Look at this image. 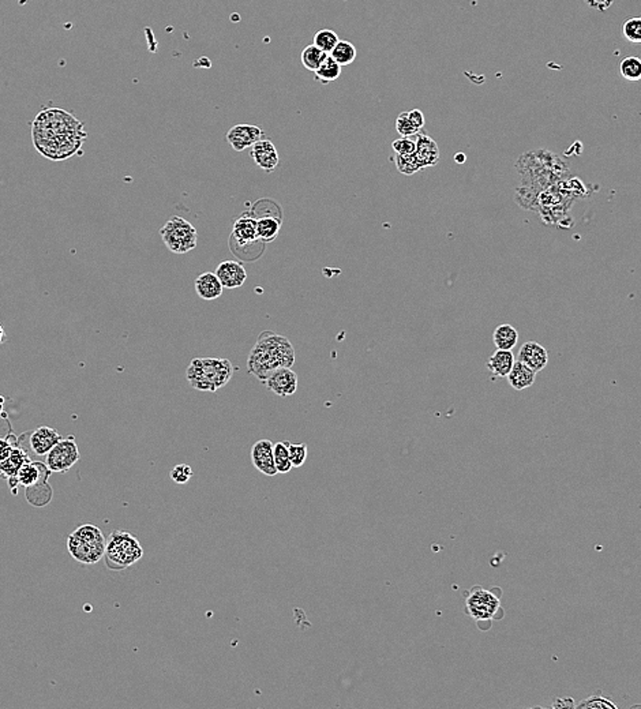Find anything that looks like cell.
Instances as JSON below:
<instances>
[{
    "mask_svg": "<svg viewBox=\"0 0 641 709\" xmlns=\"http://www.w3.org/2000/svg\"><path fill=\"white\" fill-rule=\"evenodd\" d=\"M87 134L83 123L62 108H45L32 123V140L47 158L65 160L79 151Z\"/></svg>",
    "mask_w": 641,
    "mask_h": 709,
    "instance_id": "cell-1",
    "label": "cell"
},
{
    "mask_svg": "<svg viewBox=\"0 0 641 709\" xmlns=\"http://www.w3.org/2000/svg\"><path fill=\"white\" fill-rule=\"evenodd\" d=\"M293 364L295 350L292 343L285 336L273 332H264L258 337L247 359L249 372L264 383L276 370L292 368Z\"/></svg>",
    "mask_w": 641,
    "mask_h": 709,
    "instance_id": "cell-2",
    "label": "cell"
},
{
    "mask_svg": "<svg viewBox=\"0 0 641 709\" xmlns=\"http://www.w3.org/2000/svg\"><path fill=\"white\" fill-rule=\"evenodd\" d=\"M233 375V366L228 359L196 357L186 370L189 383L200 390L214 393L224 388Z\"/></svg>",
    "mask_w": 641,
    "mask_h": 709,
    "instance_id": "cell-3",
    "label": "cell"
},
{
    "mask_svg": "<svg viewBox=\"0 0 641 709\" xmlns=\"http://www.w3.org/2000/svg\"><path fill=\"white\" fill-rule=\"evenodd\" d=\"M107 539L94 524L79 525L67 536V550L72 558L83 565H93L105 555Z\"/></svg>",
    "mask_w": 641,
    "mask_h": 709,
    "instance_id": "cell-4",
    "label": "cell"
},
{
    "mask_svg": "<svg viewBox=\"0 0 641 709\" xmlns=\"http://www.w3.org/2000/svg\"><path fill=\"white\" fill-rule=\"evenodd\" d=\"M143 557L140 540L130 532L114 531L107 540L105 564L112 570H125L136 565Z\"/></svg>",
    "mask_w": 641,
    "mask_h": 709,
    "instance_id": "cell-5",
    "label": "cell"
},
{
    "mask_svg": "<svg viewBox=\"0 0 641 709\" xmlns=\"http://www.w3.org/2000/svg\"><path fill=\"white\" fill-rule=\"evenodd\" d=\"M164 244L174 254H186L197 247L198 233L196 226L183 217L172 215L160 229Z\"/></svg>",
    "mask_w": 641,
    "mask_h": 709,
    "instance_id": "cell-6",
    "label": "cell"
},
{
    "mask_svg": "<svg viewBox=\"0 0 641 709\" xmlns=\"http://www.w3.org/2000/svg\"><path fill=\"white\" fill-rule=\"evenodd\" d=\"M501 609L498 597L482 586H474L465 597V613L476 622H489Z\"/></svg>",
    "mask_w": 641,
    "mask_h": 709,
    "instance_id": "cell-7",
    "label": "cell"
},
{
    "mask_svg": "<svg viewBox=\"0 0 641 709\" xmlns=\"http://www.w3.org/2000/svg\"><path fill=\"white\" fill-rule=\"evenodd\" d=\"M79 450L74 436L62 438L47 454V467L51 472L66 474L79 461Z\"/></svg>",
    "mask_w": 641,
    "mask_h": 709,
    "instance_id": "cell-8",
    "label": "cell"
},
{
    "mask_svg": "<svg viewBox=\"0 0 641 709\" xmlns=\"http://www.w3.org/2000/svg\"><path fill=\"white\" fill-rule=\"evenodd\" d=\"M257 243H262L257 233V217L253 213L244 212L233 222L231 232V247L233 251H236L238 248H247L255 246Z\"/></svg>",
    "mask_w": 641,
    "mask_h": 709,
    "instance_id": "cell-9",
    "label": "cell"
},
{
    "mask_svg": "<svg viewBox=\"0 0 641 709\" xmlns=\"http://www.w3.org/2000/svg\"><path fill=\"white\" fill-rule=\"evenodd\" d=\"M275 443L269 439H260L251 447V463L257 471L266 476L277 475V468L275 464Z\"/></svg>",
    "mask_w": 641,
    "mask_h": 709,
    "instance_id": "cell-10",
    "label": "cell"
},
{
    "mask_svg": "<svg viewBox=\"0 0 641 709\" xmlns=\"http://www.w3.org/2000/svg\"><path fill=\"white\" fill-rule=\"evenodd\" d=\"M262 138L264 130L254 125H236L227 133V141L236 151H243Z\"/></svg>",
    "mask_w": 641,
    "mask_h": 709,
    "instance_id": "cell-11",
    "label": "cell"
},
{
    "mask_svg": "<svg viewBox=\"0 0 641 709\" xmlns=\"http://www.w3.org/2000/svg\"><path fill=\"white\" fill-rule=\"evenodd\" d=\"M250 154H251V158L254 160L255 165L260 167L266 173L273 172L277 168L279 161H280L277 149L271 140L262 138L261 141L255 142L250 147Z\"/></svg>",
    "mask_w": 641,
    "mask_h": 709,
    "instance_id": "cell-12",
    "label": "cell"
},
{
    "mask_svg": "<svg viewBox=\"0 0 641 709\" xmlns=\"http://www.w3.org/2000/svg\"><path fill=\"white\" fill-rule=\"evenodd\" d=\"M266 388L280 397L295 394L297 390V375L291 368H279L272 372L265 381Z\"/></svg>",
    "mask_w": 641,
    "mask_h": 709,
    "instance_id": "cell-13",
    "label": "cell"
},
{
    "mask_svg": "<svg viewBox=\"0 0 641 709\" xmlns=\"http://www.w3.org/2000/svg\"><path fill=\"white\" fill-rule=\"evenodd\" d=\"M216 276L218 277L222 288L235 289L242 286L247 280V272L240 262L224 261L216 268Z\"/></svg>",
    "mask_w": 641,
    "mask_h": 709,
    "instance_id": "cell-14",
    "label": "cell"
},
{
    "mask_svg": "<svg viewBox=\"0 0 641 709\" xmlns=\"http://www.w3.org/2000/svg\"><path fill=\"white\" fill-rule=\"evenodd\" d=\"M518 360L535 372H539L545 370L549 363V352L539 343L527 341L518 351Z\"/></svg>",
    "mask_w": 641,
    "mask_h": 709,
    "instance_id": "cell-15",
    "label": "cell"
},
{
    "mask_svg": "<svg viewBox=\"0 0 641 709\" xmlns=\"http://www.w3.org/2000/svg\"><path fill=\"white\" fill-rule=\"evenodd\" d=\"M62 438L55 428L41 425L30 435V447L37 456H47Z\"/></svg>",
    "mask_w": 641,
    "mask_h": 709,
    "instance_id": "cell-16",
    "label": "cell"
},
{
    "mask_svg": "<svg viewBox=\"0 0 641 709\" xmlns=\"http://www.w3.org/2000/svg\"><path fill=\"white\" fill-rule=\"evenodd\" d=\"M415 143H417L415 156H417L421 167L422 168L435 167L439 161V149H438L437 142L426 134L419 133V134H417Z\"/></svg>",
    "mask_w": 641,
    "mask_h": 709,
    "instance_id": "cell-17",
    "label": "cell"
},
{
    "mask_svg": "<svg viewBox=\"0 0 641 709\" xmlns=\"http://www.w3.org/2000/svg\"><path fill=\"white\" fill-rule=\"evenodd\" d=\"M50 474H51V471L47 467V464L44 465L41 463L28 461L19 469V472L17 475V479H18L19 486H23V487L28 489V487L36 486L37 483H40L43 480H47Z\"/></svg>",
    "mask_w": 641,
    "mask_h": 709,
    "instance_id": "cell-18",
    "label": "cell"
},
{
    "mask_svg": "<svg viewBox=\"0 0 641 709\" xmlns=\"http://www.w3.org/2000/svg\"><path fill=\"white\" fill-rule=\"evenodd\" d=\"M506 378H507L509 385L514 390L520 392V390H525V389L531 388L535 383L536 372L534 370H531L529 367H527L520 360H517V361H514V364Z\"/></svg>",
    "mask_w": 641,
    "mask_h": 709,
    "instance_id": "cell-19",
    "label": "cell"
},
{
    "mask_svg": "<svg viewBox=\"0 0 641 709\" xmlns=\"http://www.w3.org/2000/svg\"><path fill=\"white\" fill-rule=\"evenodd\" d=\"M196 292L204 300H216L222 295V284L216 273L205 272L196 279Z\"/></svg>",
    "mask_w": 641,
    "mask_h": 709,
    "instance_id": "cell-20",
    "label": "cell"
},
{
    "mask_svg": "<svg viewBox=\"0 0 641 709\" xmlns=\"http://www.w3.org/2000/svg\"><path fill=\"white\" fill-rule=\"evenodd\" d=\"M282 228V217H277L275 214H262L257 218V233L258 239L262 243H271L273 242Z\"/></svg>",
    "mask_w": 641,
    "mask_h": 709,
    "instance_id": "cell-21",
    "label": "cell"
},
{
    "mask_svg": "<svg viewBox=\"0 0 641 709\" xmlns=\"http://www.w3.org/2000/svg\"><path fill=\"white\" fill-rule=\"evenodd\" d=\"M28 461H30L28 453L21 447H14L11 454L6 460L0 461V475L6 476L7 479L17 478L22 465Z\"/></svg>",
    "mask_w": 641,
    "mask_h": 709,
    "instance_id": "cell-22",
    "label": "cell"
},
{
    "mask_svg": "<svg viewBox=\"0 0 641 709\" xmlns=\"http://www.w3.org/2000/svg\"><path fill=\"white\" fill-rule=\"evenodd\" d=\"M514 361H516L514 354L512 351L497 350L494 354L490 356L486 366L494 375H497L499 378H505L509 375Z\"/></svg>",
    "mask_w": 641,
    "mask_h": 709,
    "instance_id": "cell-23",
    "label": "cell"
},
{
    "mask_svg": "<svg viewBox=\"0 0 641 709\" xmlns=\"http://www.w3.org/2000/svg\"><path fill=\"white\" fill-rule=\"evenodd\" d=\"M493 343L497 350L512 351L518 343V332L514 326L509 324H502L494 330Z\"/></svg>",
    "mask_w": 641,
    "mask_h": 709,
    "instance_id": "cell-24",
    "label": "cell"
},
{
    "mask_svg": "<svg viewBox=\"0 0 641 709\" xmlns=\"http://www.w3.org/2000/svg\"><path fill=\"white\" fill-rule=\"evenodd\" d=\"M329 55L326 52H324L322 50H319L318 47H315L314 44H310L307 45L303 51H302V55H300V61H302V65L304 66V69L308 71H315L319 69V66L325 62V59L328 58Z\"/></svg>",
    "mask_w": 641,
    "mask_h": 709,
    "instance_id": "cell-25",
    "label": "cell"
},
{
    "mask_svg": "<svg viewBox=\"0 0 641 709\" xmlns=\"http://www.w3.org/2000/svg\"><path fill=\"white\" fill-rule=\"evenodd\" d=\"M26 498H28L29 503H32L34 506H44V505L50 503V500L52 498V489L47 480H43V482L37 483L36 486L26 489Z\"/></svg>",
    "mask_w": 641,
    "mask_h": 709,
    "instance_id": "cell-26",
    "label": "cell"
},
{
    "mask_svg": "<svg viewBox=\"0 0 641 709\" xmlns=\"http://www.w3.org/2000/svg\"><path fill=\"white\" fill-rule=\"evenodd\" d=\"M341 66L329 55L325 62L319 66V69L315 71V79L319 81L321 83L326 85V83H330L336 79L340 78L341 75Z\"/></svg>",
    "mask_w": 641,
    "mask_h": 709,
    "instance_id": "cell-27",
    "label": "cell"
},
{
    "mask_svg": "<svg viewBox=\"0 0 641 709\" xmlns=\"http://www.w3.org/2000/svg\"><path fill=\"white\" fill-rule=\"evenodd\" d=\"M330 56L341 66H350L357 59V48L350 41H339L335 50L330 52Z\"/></svg>",
    "mask_w": 641,
    "mask_h": 709,
    "instance_id": "cell-28",
    "label": "cell"
},
{
    "mask_svg": "<svg viewBox=\"0 0 641 709\" xmlns=\"http://www.w3.org/2000/svg\"><path fill=\"white\" fill-rule=\"evenodd\" d=\"M339 36L332 29H322L318 30L314 36V45L330 55V52L335 50V47L339 44Z\"/></svg>",
    "mask_w": 641,
    "mask_h": 709,
    "instance_id": "cell-29",
    "label": "cell"
},
{
    "mask_svg": "<svg viewBox=\"0 0 641 709\" xmlns=\"http://www.w3.org/2000/svg\"><path fill=\"white\" fill-rule=\"evenodd\" d=\"M620 72L629 82L641 81V59L639 56H627L620 63Z\"/></svg>",
    "mask_w": 641,
    "mask_h": 709,
    "instance_id": "cell-30",
    "label": "cell"
},
{
    "mask_svg": "<svg viewBox=\"0 0 641 709\" xmlns=\"http://www.w3.org/2000/svg\"><path fill=\"white\" fill-rule=\"evenodd\" d=\"M396 167L399 169V172H401L403 175H407V176H411L419 171H422L423 168L421 167L415 153L412 154H396Z\"/></svg>",
    "mask_w": 641,
    "mask_h": 709,
    "instance_id": "cell-31",
    "label": "cell"
},
{
    "mask_svg": "<svg viewBox=\"0 0 641 709\" xmlns=\"http://www.w3.org/2000/svg\"><path fill=\"white\" fill-rule=\"evenodd\" d=\"M288 441L277 442L275 443L273 453H275V464L279 474H288L292 469V464L289 460V452H288Z\"/></svg>",
    "mask_w": 641,
    "mask_h": 709,
    "instance_id": "cell-32",
    "label": "cell"
},
{
    "mask_svg": "<svg viewBox=\"0 0 641 709\" xmlns=\"http://www.w3.org/2000/svg\"><path fill=\"white\" fill-rule=\"evenodd\" d=\"M624 37L632 44H641V17H633L624 22Z\"/></svg>",
    "mask_w": 641,
    "mask_h": 709,
    "instance_id": "cell-33",
    "label": "cell"
},
{
    "mask_svg": "<svg viewBox=\"0 0 641 709\" xmlns=\"http://www.w3.org/2000/svg\"><path fill=\"white\" fill-rule=\"evenodd\" d=\"M307 445L306 443H288V452H289V460L292 464V468H300L307 458Z\"/></svg>",
    "mask_w": 641,
    "mask_h": 709,
    "instance_id": "cell-34",
    "label": "cell"
},
{
    "mask_svg": "<svg viewBox=\"0 0 641 709\" xmlns=\"http://www.w3.org/2000/svg\"><path fill=\"white\" fill-rule=\"evenodd\" d=\"M576 708L578 709H617V704H614L610 699L607 697H603L600 695H595V696H591L585 700H582L578 706H576Z\"/></svg>",
    "mask_w": 641,
    "mask_h": 709,
    "instance_id": "cell-35",
    "label": "cell"
},
{
    "mask_svg": "<svg viewBox=\"0 0 641 709\" xmlns=\"http://www.w3.org/2000/svg\"><path fill=\"white\" fill-rule=\"evenodd\" d=\"M396 130L401 137H412L421 133V130L411 122L407 112H403L396 119Z\"/></svg>",
    "mask_w": 641,
    "mask_h": 709,
    "instance_id": "cell-36",
    "label": "cell"
},
{
    "mask_svg": "<svg viewBox=\"0 0 641 709\" xmlns=\"http://www.w3.org/2000/svg\"><path fill=\"white\" fill-rule=\"evenodd\" d=\"M193 476V468L187 464H179L172 468L171 479L178 485H186Z\"/></svg>",
    "mask_w": 641,
    "mask_h": 709,
    "instance_id": "cell-37",
    "label": "cell"
},
{
    "mask_svg": "<svg viewBox=\"0 0 641 709\" xmlns=\"http://www.w3.org/2000/svg\"><path fill=\"white\" fill-rule=\"evenodd\" d=\"M392 147L396 151V154H412L415 153L417 143L411 140V137H401L400 140L393 141Z\"/></svg>",
    "mask_w": 641,
    "mask_h": 709,
    "instance_id": "cell-38",
    "label": "cell"
},
{
    "mask_svg": "<svg viewBox=\"0 0 641 709\" xmlns=\"http://www.w3.org/2000/svg\"><path fill=\"white\" fill-rule=\"evenodd\" d=\"M407 115H408V118L411 119V122H412V123H414L419 130H422V129H423V126H425V120H426V119H425V115H423V112H422L421 109H411V111H408V112H407Z\"/></svg>",
    "mask_w": 641,
    "mask_h": 709,
    "instance_id": "cell-39",
    "label": "cell"
},
{
    "mask_svg": "<svg viewBox=\"0 0 641 709\" xmlns=\"http://www.w3.org/2000/svg\"><path fill=\"white\" fill-rule=\"evenodd\" d=\"M584 1H585L591 8H593V10H596V11H600V12L606 11V10H607V8H610V7H611V4H613V0H584Z\"/></svg>",
    "mask_w": 641,
    "mask_h": 709,
    "instance_id": "cell-40",
    "label": "cell"
},
{
    "mask_svg": "<svg viewBox=\"0 0 641 709\" xmlns=\"http://www.w3.org/2000/svg\"><path fill=\"white\" fill-rule=\"evenodd\" d=\"M551 708H574L576 704L573 701L571 697H565V699H554V703L550 706Z\"/></svg>",
    "mask_w": 641,
    "mask_h": 709,
    "instance_id": "cell-41",
    "label": "cell"
},
{
    "mask_svg": "<svg viewBox=\"0 0 641 709\" xmlns=\"http://www.w3.org/2000/svg\"><path fill=\"white\" fill-rule=\"evenodd\" d=\"M12 449L14 447L11 446V443L7 439H1L0 438V461L6 460L11 454Z\"/></svg>",
    "mask_w": 641,
    "mask_h": 709,
    "instance_id": "cell-42",
    "label": "cell"
},
{
    "mask_svg": "<svg viewBox=\"0 0 641 709\" xmlns=\"http://www.w3.org/2000/svg\"><path fill=\"white\" fill-rule=\"evenodd\" d=\"M454 160H456L459 164H461V162H464V161H465V156H464L463 153H459V154H456Z\"/></svg>",
    "mask_w": 641,
    "mask_h": 709,
    "instance_id": "cell-43",
    "label": "cell"
},
{
    "mask_svg": "<svg viewBox=\"0 0 641 709\" xmlns=\"http://www.w3.org/2000/svg\"><path fill=\"white\" fill-rule=\"evenodd\" d=\"M4 340H6V333H4V329H3V326L0 325V347H1V344L4 343Z\"/></svg>",
    "mask_w": 641,
    "mask_h": 709,
    "instance_id": "cell-44",
    "label": "cell"
},
{
    "mask_svg": "<svg viewBox=\"0 0 641 709\" xmlns=\"http://www.w3.org/2000/svg\"><path fill=\"white\" fill-rule=\"evenodd\" d=\"M1 411H3V399L0 397V414H1Z\"/></svg>",
    "mask_w": 641,
    "mask_h": 709,
    "instance_id": "cell-45",
    "label": "cell"
}]
</instances>
